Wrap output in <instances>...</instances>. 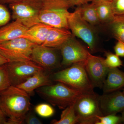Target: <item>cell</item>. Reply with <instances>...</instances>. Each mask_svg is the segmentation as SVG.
<instances>
[{
    "instance_id": "cell-1",
    "label": "cell",
    "mask_w": 124,
    "mask_h": 124,
    "mask_svg": "<svg viewBox=\"0 0 124 124\" xmlns=\"http://www.w3.org/2000/svg\"><path fill=\"white\" fill-rule=\"evenodd\" d=\"M30 95L16 86L10 85L0 93V107L8 117L7 124H20L31 107Z\"/></svg>"
},
{
    "instance_id": "cell-2",
    "label": "cell",
    "mask_w": 124,
    "mask_h": 124,
    "mask_svg": "<svg viewBox=\"0 0 124 124\" xmlns=\"http://www.w3.org/2000/svg\"><path fill=\"white\" fill-rule=\"evenodd\" d=\"M85 62L71 65L68 68L55 72L52 76L54 81L62 82L83 93H94L85 68Z\"/></svg>"
},
{
    "instance_id": "cell-3",
    "label": "cell",
    "mask_w": 124,
    "mask_h": 124,
    "mask_svg": "<svg viewBox=\"0 0 124 124\" xmlns=\"http://www.w3.org/2000/svg\"><path fill=\"white\" fill-rule=\"evenodd\" d=\"M71 7L68 0H41L40 22L52 27L69 29L68 9Z\"/></svg>"
},
{
    "instance_id": "cell-4",
    "label": "cell",
    "mask_w": 124,
    "mask_h": 124,
    "mask_svg": "<svg viewBox=\"0 0 124 124\" xmlns=\"http://www.w3.org/2000/svg\"><path fill=\"white\" fill-rule=\"evenodd\" d=\"M36 91L41 97L60 109L74 104L82 93L60 82L41 86Z\"/></svg>"
},
{
    "instance_id": "cell-5",
    "label": "cell",
    "mask_w": 124,
    "mask_h": 124,
    "mask_svg": "<svg viewBox=\"0 0 124 124\" xmlns=\"http://www.w3.org/2000/svg\"><path fill=\"white\" fill-rule=\"evenodd\" d=\"M74 106L78 124H96L99 121L98 117L103 116L99 95L95 93H82L76 100Z\"/></svg>"
},
{
    "instance_id": "cell-6",
    "label": "cell",
    "mask_w": 124,
    "mask_h": 124,
    "mask_svg": "<svg viewBox=\"0 0 124 124\" xmlns=\"http://www.w3.org/2000/svg\"><path fill=\"white\" fill-rule=\"evenodd\" d=\"M41 0H21L9 4L12 17L28 28L40 23L39 19Z\"/></svg>"
},
{
    "instance_id": "cell-7",
    "label": "cell",
    "mask_w": 124,
    "mask_h": 124,
    "mask_svg": "<svg viewBox=\"0 0 124 124\" xmlns=\"http://www.w3.org/2000/svg\"><path fill=\"white\" fill-rule=\"evenodd\" d=\"M68 23L69 29L73 36L86 43L92 52L96 51L97 36L93 26L82 17L77 8L73 13L69 14Z\"/></svg>"
},
{
    "instance_id": "cell-8",
    "label": "cell",
    "mask_w": 124,
    "mask_h": 124,
    "mask_svg": "<svg viewBox=\"0 0 124 124\" xmlns=\"http://www.w3.org/2000/svg\"><path fill=\"white\" fill-rule=\"evenodd\" d=\"M36 44L26 38H19L0 43V54L10 62L31 60Z\"/></svg>"
},
{
    "instance_id": "cell-9",
    "label": "cell",
    "mask_w": 124,
    "mask_h": 124,
    "mask_svg": "<svg viewBox=\"0 0 124 124\" xmlns=\"http://www.w3.org/2000/svg\"><path fill=\"white\" fill-rule=\"evenodd\" d=\"M11 85L17 86L22 84L44 68L31 60L15 61L7 63Z\"/></svg>"
},
{
    "instance_id": "cell-10",
    "label": "cell",
    "mask_w": 124,
    "mask_h": 124,
    "mask_svg": "<svg viewBox=\"0 0 124 124\" xmlns=\"http://www.w3.org/2000/svg\"><path fill=\"white\" fill-rule=\"evenodd\" d=\"M62 57L61 66L67 67L85 62L90 53L72 35L59 48Z\"/></svg>"
},
{
    "instance_id": "cell-11",
    "label": "cell",
    "mask_w": 124,
    "mask_h": 124,
    "mask_svg": "<svg viewBox=\"0 0 124 124\" xmlns=\"http://www.w3.org/2000/svg\"><path fill=\"white\" fill-rule=\"evenodd\" d=\"M85 64L86 72L94 88L102 89L110 69L105 62V59L90 54Z\"/></svg>"
},
{
    "instance_id": "cell-12",
    "label": "cell",
    "mask_w": 124,
    "mask_h": 124,
    "mask_svg": "<svg viewBox=\"0 0 124 124\" xmlns=\"http://www.w3.org/2000/svg\"><path fill=\"white\" fill-rule=\"evenodd\" d=\"M55 48L36 45L32 50L31 60L49 70L61 66Z\"/></svg>"
},
{
    "instance_id": "cell-13",
    "label": "cell",
    "mask_w": 124,
    "mask_h": 124,
    "mask_svg": "<svg viewBox=\"0 0 124 124\" xmlns=\"http://www.w3.org/2000/svg\"><path fill=\"white\" fill-rule=\"evenodd\" d=\"M100 110L103 116L116 115L124 109V94L119 90L99 95Z\"/></svg>"
},
{
    "instance_id": "cell-14",
    "label": "cell",
    "mask_w": 124,
    "mask_h": 124,
    "mask_svg": "<svg viewBox=\"0 0 124 124\" xmlns=\"http://www.w3.org/2000/svg\"><path fill=\"white\" fill-rule=\"evenodd\" d=\"M72 35L69 29L52 27L48 32L45 41L41 45L59 49Z\"/></svg>"
},
{
    "instance_id": "cell-15",
    "label": "cell",
    "mask_w": 124,
    "mask_h": 124,
    "mask_svg": "<svg viewBox=\"0 0 124 124\" xmlns=\"http://www.w3.org/2000/svg\"><path fill=\"white\" fill-rule=\"evenodd\" d=\"M124 87V72L117 68H110L102 88L104 93L118 91Z\"/></svg>"
},
{
    "instance_id": "cell-16",
    "label": "cell",
    "mask_w": 124,
    "mask_h": 124,
    "mask_svg": "<svg viewBox=\"0 0 124 124\" xmlns=\"http://www.w3.org/2000/svg\"><path fill=\"white\" fill-rule=\"evenodd\" d=\"M28 28L17 20L6 24L0 28V43L22 38Z\"/></svg>"
},
{
    "instance_id": "cell-17",
    "label": "cell",
    "mask_w": 124,
    "mask_h": 124,
    "mask_svg": "<svg viewBox=\"0 0 124 124\" xmlns=\"http://www.w3.org/2000/svg\"><path fill=\"white\" fill-rule=\"evenodd\" d=\"M44 71L38 72L25 82L16 86L26 91L30 95L33 93L34 90L38 88L52 84L49 76L45 73Z\"/></svg>"
},
{
    "instance_id": "cell-18",
    "label": "cell",
    "mask_w": 124,
    "mask_h": 124,
    "mask_svg": "<svg viewBox=\"0 0 124 124\" xmlns=\"http://www.w3.org/2000/svg\"><path fill=\"white\" fill-rule=\"evenodd\" d=\"M52 27L43 23H39L28 28L22 38H26L36 44L42 45Z\"/></svg>"
},
{
    "instance_id": "cell-19",
    "label": "cell",
    "mask_w": 124,
    "mask_h": 124,
    "mask_svg": "<svg viewBox=\"0 0 124 124\" xmlns=\"http://www.w3.org/2000/svg\"><path fill=\"white\" fill-rule=\"evenodd\" d=\"M101 23L109 24L113 22L115 17L113 15L111 2L100 1L93 2Z\"/></svg>"
},
{
    "instance_id": "cell-20",
    "label": "cell",
    "mask_w": 124,
    "mask_h": 124,
    "mask_svg": "<svg viewBox=\"0 0 124 124\" xmlns=\"http://www.w3.org/2000/svg\"><path fill=\"white\" fill-rule=\"evenodd\" d=\"M82 17L85 21L93 26L101 23L95 8V4L93 2L88 3L78 6Z\"/></svg>"
},
{
    "instance_id": "cell-21",
    "label": "cell",
    "mask_w": 124,
    "mask_h": 124,
    "mask_svg": "<svg viewBox=\"0 0 124 124\" xmlns=\"http://www.w3.org/2000/svg\"><path fill=\"white\" fill-rule=\"evenodd\" d=\"M78 123L77 116L74 108V104L68 106L62 112L60 119L54 120L51 122L53 124H75Z\"/></svg>"
},
{
    "instance_id": "cell-22",
    "label": "cell",
    "mask_w": 124,
    "mask_h": 124,
    "mask_svg": "<svg viewBox=\"0 0 124 124\" xmlns=\"http://www.w3.org/2000/svg\"><path fill=\"white\" fill-rule=\"evenodd\" d=\"M109 24L114 37L124 43V17H115L113 22Z\"/></svg>"
},
{
    "instance_id": "cell-23",
    "label": "cell",
    "mask_w": 124,
    "mask_h": 124,
    "mask_svg": "<svg viewBox=\"0 0 124 124\" xmlns=\"http://www.w3.org/2000/svg\"><path fill=\"white\" fill-rule=\"evenodd\" d=\"M10 85L7 63L0 66V93Z\"/></svg>"
},
{
    "instance_id": "cell-24",
    "label": "cell",
    "mask_w": 124,
    "mask_h": 124,
    "mask_svg": "<svg viewBox=\"0 0 124 124\" xmlns=\"http://www.w3.org/2000/svg\"><path fill=\"white\" fill-rule=\"evenodd\" d=\"M36 112L40 116L43 117H48L52 116L54 113V108L47 103H40L35 108Z\"/></svg>"
},
{
    "instance_id": "cell-25",
    "label": "cell",
    "mask_w": 124,
    "mask_h": 124,
    "mask_svg": "<svg viewBox=\"0 0 124 124\" xmlns=\"http://www.w3.org/2000/svg\"><path fill=\"white\" fill-rule=\"evenodd\" d=\"M105 62L110 68H118L123 65L122 61L119 56L109 52H105Z\"/></svg>"
},
{
    "instance_id": "cell-26",
    "label": "cell",
    "mask_w": 124,
    "mask_h": 124,
    "mask_svg": "<svg viewBox=\"0 0 124 124\" xmlns=\"http://www.w3.org/2000/svg\"><path fill=\"white\" fill-rule=\"evenodd\" d=\"M99 121L96 124H117L123 122L121 116L116 115L99 116Z\"/></svg>"
},
{
    "instance_id": "cell-27",
    "label": "cell",
    "mask_w": 124,
    "mask_h": 124,
    "mask_svg": "<svg viewBox=\"0 0 124 124\" xmlns=\"http://www.w3.org/2000/svg\"><path fill=\"white\" fill-rule=\"evenodd\" d=\"M111 6L115 17H124V0H113Z\"/></svg>"
},
{
    "instance_id": "cell-28",
    "label": "cell",
    "mask_w": 124,
    "mask_h": 124,
    "mask_svg": "<svg viewBox=\"0 0 124 124\" xmlns=\"http://www.w3.org/2000/svg\"><path fill=\"white\" fill-rule=\"evenodd\" d=\"M10 19V15L5 6L0 3V27L6 25Z\"/></svg>"
},
{
    "instance_id": "cell-29",
    "label": "cell",
    "mask_w": 124,
    "mask_h": 124,
    "mask_svg": "<svg viewBox=\"0 0 124 124\" xmlns=\"http://www.w3.org/2000/svg\"><path fill=\"white\" fill-rule=\"evenodd\" d=\"M24 121L28 124H42V122L33 113L28 112L24 118Z\"/></svg>"
},
{
    "instance_id": "cell-30",
    "label": "cell",
    "mask_w": 124,
    "mask_h": 124,
    "mask_svg": "<svg viewBox=\"0 0 124 124\" xmlns=\"http://www.w3.org/2000/svg\"><path fill=\"white\" fill-rule=\"evenodd\" d=\"M115 54L119 57H124V43L117 40L114 47Z\"/></svg>"
},
{
    "instance_id": "cell-31",
    "label": "cell",
    "mask_w": 124,
    "mask_h": 124,
    "mask_svg": "<svg viewBox=\"0 0 124 124\" xmlns=\"http://www.w3.org/2000/svg\"><path fill=\"white\" fill-rule=\"evenodd\" d=\"M72 6H80L82 5L85 4L91 1V0H68Z\"/></svg>"
},
{
    "instance_id": "cell-32",
    "label": "cell",
    "mask_w": 124,
    "mask_h": 124,
    "mask_svg": "<svg viewBox=\"0 0 124 124\" xmlns=\"http://www.w3.org/2000/svg\"><path fill=\"white\" fill-rule=\"evenodd\" d=\"M7 119L0 107V124H7Z\"/></svg>"
},
{
    "instance_id": "cell-33",
    "label": "cell",
    "mask_w": 124,
    "mask_h": 124,
    "mask_svg": "<svg viewBox=\"0 0 124 124\" xmlns=\"http://www.w3.org/2000/svg\"><path fill=\"white\" fill-rule=\"evenodd\" d=\"M9 62V61L7 59L0 54V66L3 64H7Z\"/></svg>"
},
{
    "instance_id": "cell-34",
    "label": "cell",
    "mask_w": 124,
    "mask_h": 124,
    "mask_svg": "<svg viewBox=\"0 0 124 124\" xmlns=\"http://www.w3.org/2000/svg\"><path fill=\"white\" fill-rule=\"evenodd\" d=\"M20 0H0V2L5 4H9Z\"/></svg>"
},
{
    "instance_id": "cell-35",
    "label": "cell",
    "mask_w": 124,
    "mask_h": 124,
    "mask_svg": "<svg viewBox=\"0 0 124 124\" xmlns=\"http://www.w3.org/2000/svg\"><path fill=\"white\" fill-rule=\"evenodd\" d=\"M113 0H91V1L92 2H100V1H110L111 2Z\"/></svg>"
},
{
    "instance_id": "cell-36",
    "label": "cell",
    "mask_w": 124,
    "mask_h": 124,
    "mask_svg": "<svg viewBox=\"0 0 124 124\" xmlns=\"http://www.w3.org/2000/svg\"><path fill=\"white\" fill-rule=\"evenodd\" d=\"M122 115L121 117H122V120H123V122H124V110L122 111Z\"/></svg>"
},
{
    "instance_id": "cell-37",
    "label": "cell",
    "mask_w": 124,
    "mask_h": 124,
    "mask_svg": "<svg viewBox=\"0 0 124 124\" xmlns=\"http://www.w3.org/2000/svg\"><path fill=\"white\" fill-rule=\"evenodd\" d=\"M123 93H124V90H123Z\"/></svg>"
}]
</instances>
